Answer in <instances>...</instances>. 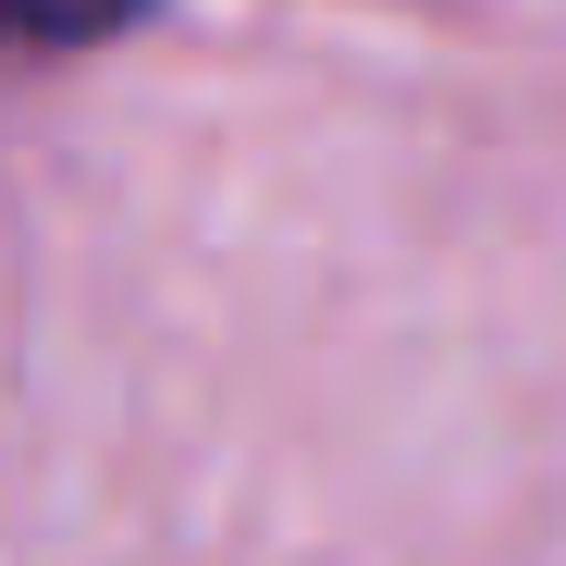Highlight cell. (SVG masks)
<instances>
[{
  "label": "cell",
  "instance_id": "6da1fadb",
  "mask_svg": "<svg viewBox=\"0 0 566 566\" xmlns=\"http://www.w3.org/2000/svg\"><path fill=\"white\" fill-rule=\"evenodd\" d=\"M136 0H0V38L13 50H74V38H112Z\"/></svg>",
  "mask_w": 566,
  "mask_h": 566
}]
</instances>
